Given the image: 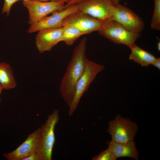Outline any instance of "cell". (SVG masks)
Masks as SVG:
<instances>
[{"label":"cell","instance_id":"cell-1","mask_svg":"<svg viewBox=\"0 0 160 160\" xmlns=\"http://www.w3.org/2000/svg\"><path fill=\"white\" fill-rule=\"evenodd\" d=\"M87 40L86 38H83L75 47L60 83L61 95L68 106L73 98L76 83L85 69Z\"/></svg>","mask_w":160,"mask_h":160},{"label":"cell","instance_id":"cell-2","mask_svg":"<svg viewBox=\"0 0 160 160\" xmlns=\"http://www.w3.org/2000/svg\"><path fill=\"white\" fill-rule=\"evenodd\" d=\"M59 120V112L55 110L48 115L45 123L40 128L39 143L35 152L41 160H52L55 139V130Z\"/></svg>","mask_w":160,"mask_h":160},{"label":"cell","instance_id":"cell-3","mask_svg":"<svg viewBox=\"0 0 160 160\" xmlns=\"http://www.w3.org/2000/svg\"><path fill=\"white\" fill-rule=\"evenodd\" d=\"M104 68V65L87 58L84 71L76 83L73 98L68 105L69 116L73 115L84 94L87 91L97 75Z\"/></svg>","mask_w":160,"mask_h":160},{"label":"cell","instance_id":"cell-4","mask_svg":"<svg viewBox=\"0 0 160 160\" xmlns=\"http://www.w3.org/2000/svg\"><path fill=\"white\" fill-rule=\"evenodd\" d=\"M99 34L113 43L124 44L129 48L135 44L140 34L130 31L116 21L111 19L103 21Z\"/></svg>","mask_w":160,"mask_h":160},{"label":"cell","instance_id":"cell-5","mask_svg":"<svg viewBox=\"0 0 160 160\" xmlns=\"http://www.w3.org/2000/svg\"><path fill=\"white\" fill-rule=\"evenodd\" d=\"M138 129L136 123L118 115L109 122L108 132L111 136V141L124 143L133 140Z\"/></svg>","mask_w":160,"mask_h":160},{"label":"cell","instance_id":"cell-6","mask_svg":"<svg viewBox=\"0 0 160 160\" xmlns=\"http://www.w3.org/2000/svg\"><path fill=\"white\" fill-rule=\"evenodd\" d=\"M23 3L28 10V23L31 25L51 13L63 9L65 5L64 2L61 1L42 2L33 0L23 1Z\"/></svg>","mask_w":160,"mask_h":160},{"label":"cell","instance_id":"cell-7","mask_svg":"<svg viewBox=\"0 0 160 160\" xmlns=\"http://www.w3.org/2000/svg\"><path fill=\"white\" fill-rule=\"evenodd\" d=\"M77 5L78 11L102 21L111 18L115 7L109 0H83Z\"/></svg>","mask_w":160,"mask_h":160},{"label":"cell","instance_id":"cell-8","mask_svg":"<svg viewBox=\"0 0 160 160\" xmlns=\"http://www.w3.org/2000/svg\"><path fill=\"white\" fill-rule=\"evenodd\" d=\"M110 19L116 21L128 30L135 33H140L144 27V22L137 14L120 4L115 6Z\"/></svg>","mask_w":160,"mask_h":160},{"label":"cell","instance_id":"cell-9","mask_svg":"<svg viewBox=\"0 0 160 160\" xmlns=\"http://www.w3.org/2000/svg\"><path fill=\"white\" fill-rule=\"evenodd\" d=\"M103 23V21L78 11L65 18L62 23L61 27L73 26L78 28L83 35H85L98 31Z\"/></svg>","mask_w":160,"mask_h":160},{"label":"cell","instance_id":"cell-10","mask_svg":"<svg viewBox=\"0 0 160 160\" xmlns=\"http://www.w3.org/2000/svg\"><path fill=\"white\" fill-rule=\"evenodd\" d=\"M77 11V4L70 5L63 10L52 13L51 15L47 16L31 25L27 32L31 33L43 29L61 27L62 23L65 18Z\"/></svg>","mask_w":160,"mask_h":160},{"label":"cell","instance_id":"cell-11","mask_svg":"<svg viewBox=\"0 0 160 160\" xmlns=\"http://www.w3.org/2000/svg\"><path fill=\"white\" fill-rule=\"evenodd\" d=\"M40 128L28 135L25 140L16 149L3 154L8 160H23L30 155L35 152L40 136Z\"/></svg>","mask_w":160,"mask_h":160},{"label":"cell","instance_id":"cell-12","mask_svg":"<svg viewBox=\"0 0 160 160\" xmlns=\"http://www.w3.org/2000/svg\"><path fill=\"white\" fill-rule=\"evenodd\" d=\"M63 27L43 29L39 31L36 37V44L40 53L50 51L60 41Z\"/></svg>","mask_w":160,"mask_h":160},{"label":"cell","instance_id":"cell-13","mask_svg":"<svg viewBox=\"0 0 160 160\" xmlns=\"http://www.w3.org/2000/svg\"><path fill=\"white\" fill-rule=\"evenodd\" d=\"M107 144L108 148L111 151L116 159L120 157H128L138 160L139 154L133 140L124 143L111 141Z\"/></svg>","mask_w":160,"mask_h":160},{"label":"cell","instance_id":"cell-14","mask_svg":"<svg viewBox=\"0 0 160 160\" xmlns=\"http://www.w3.org/2000/svg\"><path fill=\"white\" fill-rule=\"evenodd\" d=\"M131 52L130 60L140 64L142 66H148L152 64L156 58L152 54L134 44L129 48Z\"/></svg>","mask_w":160,"mask_h":160},{"label":"cell","instance_id":"cell-15","mask_svg":"<svg viewBox=\"0 0 160 160\" xmlns=\"http://www.w3.org/2000/svg\"><path fill=\"white\" fill-rule=\"evenodd\" d=\"M0 83L6 90L13 89L17 85L13 70L9 64L0 63Z\"/></svg>","mask_w":160,"mask_h":160},{"label":"cell","instance_id":"cell-16","mask_svg":"<svg viewBox=\"0 0 160 160\" xmlns=\"http://www.w3.org/2000/svg\"><path fill=\"white\" fill-rule=\"evenodd\" d=\"M63 31L60 41H63L68 46L73 45L80 36L83 35L78 28L71 26L63 27Z\"/></svg>","mask_w":160,"mask_h":160},{"label":"cell","instance_id":"cell-17","mask_svg":"<svg viewBox=\"0 0 160 160\" xmlns=\"http://www.w3.org/2000/svg\"><path fill=\"white\" fill-rule=\"evenodd\" d=\"M154 7L151 23L153 29L160 30V0H154Z\"/></svg>","mask_w":160,"mask_h":160},{"label":"cell","instance_id":"cell-18","mask_svg":"<svg viewBox=\"0 0 160 160\" xmlns=\"http://www.w3.org/2000/svg\"><path fill=\"white\" fill-rule=\"evenodd\" d=\"M116 159L113 153L108 148L92 158L93 160H115Z\"/></svg>","mask_w":160,"mask_h":160},{"label":"cell","instance_id":"cell-19","mask_svg":"<svg viewBox=\"0 0 160 160\" xmlns=\"http://www.w3.org/2000/svg\"><path fill=\"white\" fill-rule=\"evenodd\" d=\"M19 0H4L2 9V13H6L8 16L12 6Z\"/></svg>","mask_w":160,"mask_h":160},{"label":"cell","instance_id":"cell-20","mask_svg":"<svg viewBox=\"0 0 160 160\" xmlns=\"http://www.w3.org/2000/svg\"><path fill=\"white\" fill-rule=\"evenodd\" d=\"M23 160H41L39 156L35 152L24 158Z\"/></svg>","mask_w":160,"mask_h":160},{"label":"cell","instance_id":"cell-21","mask_svg":"<svg viewBox=\"0 0 160 160\" xmlns=\"http://www.w3.org/2000/svg\"><path fill=\"white\" fill-rule=\"evenodd\" d=\"M154 66L159 69H160V58H156L152 64Z\"/></svg>","mask_w":160,"mask_h":160},{"label":"cell","instance_id":"cell-22","mask_svg":"<svg viewBox=\"0 0 160 160\" xmlns=\"http://www.w3.org/2000/svg\"><path fill=\"white\" fill-rule=\"evenodd\" d=\"M83 0H71L65 4L64 7V8L70 5L78 4Z\"/></svg>","mask_w":160,"mask_h":160},{"label":"cell","instance_id":"cell-23","mask_svg":"<svg viewBox=\"0 0 160 160\" xmlns=\"http://www.w3.org/2000/svg\"><path fill=\"white\" fill-rule=\"evenodd\" d=\"M36 0L40 1L42 2H48V1H61L64 2L65 3H66L68 2L71 0Z\"/></svg>","mask_w":160,"mask_h":160},{"label":"cell","instance_id":"cell-24","mask_svg":"<svg viewBox=\"0 0 160 160\" xmlns=\"http://www.w3.org/2000/svg\"><path fill=\"white\" fill-rule=\"evenodd\" d=\"M114 6H116L120 4V0H109Z\"/></svg>","mask_w":160,"mask_h":160},{"label":"cell","instance_id":"cell-25","mask_svg":"<svg viewBox=\"0 0 160 160\" xmlns=\"http://www.w3.org/2000/svg\"><path fill=\"white\" fill-rule=\"evenodd\" d=\"M157 49L158 51H160V42H158L157 43Z\"/></svg>","mask_w":160,"mask_h":160},{"label":"cell","instance_id":"cell-26","mask_svg":"<svg viewBox=\"0 0 160 160\" xmlns=\"http://www.w3.org/2000/svg\"><path fill=\"white\" fill-rule=\"evenodd\" d=\"M3 89V88L0 83V100H1L0 95Z\"/></svg>","mask_w":160,"mask_h":160},{"label":"cell","instance_id":"cell-27","mask_svg":"<svg viewBox=\"0 0 160 160\" xmlns=\"http://www.w3.org/2000/svg\"><path fill=\"white\" fill-rule=\"evenodd\" d=\"M23 0V1H28L29 0Z\"/></svg>","mask_w":160,"mask_h":160}]
</instances>
